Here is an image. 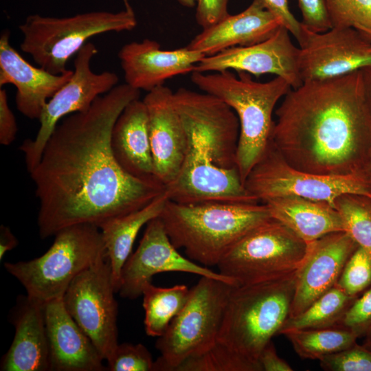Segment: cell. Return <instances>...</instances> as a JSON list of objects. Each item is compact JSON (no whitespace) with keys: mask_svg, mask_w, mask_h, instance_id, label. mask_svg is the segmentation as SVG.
Returning a JSON list of instances; mask_svg holds the SVG:
<instances>
[{"mask_svg":"<svg viewBox=\"0 0 371 371\" xmlns=\"http://www.w3.org/2000/svg\"><path fill=\"white\" fill-rule=\"evenodd\" d=\"M358 247L345 231L330 233L308 243L306 255L296 270L289 317L302 313L336 286L346 262Z\"/></svg>","mask_w":371,"mask_h":371,"instance_id":"17","label":"cell"},{"mask_svg":"<svg viewBox=\"0 0 371 371\" xmlns=\"http://www.w3.org/2000/svg\"><path fill=\"white\" fill-rule=\"evenodd\" d=\"M356 298L349 296L340 288L335 286L302 313L294 317H288L278 335L287 330L337 326Z\"/></svg>","mask_w":371,"mask_h":371,"instance_id":"29","label":"cell"},{"mask_svg":"<svg viewBox=\"0 0 371 371\" xmlns=\"http://www.w3.org/2000/svg\"><path fill=\"white\" fill-rule=\"evenodd\" d=\"M234 285L201 276L189 297L155 348L160 356L154 371H175L187 359L212 348L218 339L227 303Z\"/></svg>","mask_w":371,"mask_h":371,"instance_id":"9","label":"cell"},{"mask_svg":"<svg viewBox=\"0 0 371 371\" xmlns=\"http://www.w3.org/2000/svg\"><path fill=\"white\" fill-rule=\"evenodd\" d=\"M175 371H250V369L239 356L217 341L209 350L185 360Z\"/></svg>","mask_w":371,"mask_h":371,"instance_id":"31","label":"cell"},{"mask_svg":"<svg viewBox=\"0 0 371 371\" xmlns=\"http://www.w3.org/2000/svg\"><path fill=\"white\" fill-rule=\"evenodd\" d=\"M97 53V47L91 42L78 52L73 75L45 104L35 138L24 141L20 146L29 172L39 162L46 143L63 118L87 111L98 97L118 85L119 77L115 73L92 71L91 61Z\"/></svg>","mask_w":371,"mask_h":371,"instance_id":"13","label":"cell"},{"mask_svg":"<svg viewBox=\"0 0 371 371\" xmlns=\"http://www.w3.org/2000/svg\"><path fill=\"white\" fill-rule=\"evenodd\" d=\"M106 362L110 371H154L152 355L142 344H118Z\"/></svg>","mask_w":371,"mask_h":371,"instance_id":"34","label":"cell"},{"mask_svg":"<svg viewBox=\"0 0 371 371\" xmlns=\"http://www.w3.org/2000/svg\"><path fill=\"white\" fill-rule=\"evenodd\" d=\"M244 185L261 203L276 197L295 196L324 201L335 207V200L342 194L368 196L364 184L357 175H320L291 166L282 158L271 139Z\"/></svg>","mask_w":371,"mask_h":371,"instance_id":"11","label":"cell"},{"mask_svg":"<svg viewBox=\"0 0 371 371\" xmlns=\"http://www.w3.org/2000/svg\"><path fill=\"white\" fill-rule=\"evenodd\" d=\"M282 24L262 0H253L241 12L229 14L196 35L187 47L212 56L236 46H249L265 41Z\"/></svg>","mask_w":371,"mask_h":371,"instance_id":"23","label":"cell"},{"mask_svg":"<svg viewBox=\"0 0 371 371\" xmlns=\"http://www.w3.org/2000/svg\"><path fill=\"white\" fill-rule=\"evenodd\" d=\"M319 364L326 371H371V349L356 342L346 349L322 358Z\"/></svg>","mask_w":371,"mask_h":371,"instance_id":"35","label":"cell"},{"mask_svg":"<svg viewBox=\"0 0 371 371\" xmlns=\"http://www.w3.org/2000/svg\"><path fill=\"white\" fill-rule=\"evenodd\" d=\"M259 362L262 371H292V367L280 358L273 344L270 341L262 351Z\"/></svg>","mask_w":371,"mask_h":371,"instance_id":"41","label":"cell"},{"mask_svg":"<svg viewBox=\"0 0 371 371\" xmlns=\"http://www.w3.org/2000/svg\"><path fill=\"white\" fill-rule=\"evenodd\" d=\"M173 94L170 88L161 85L148 91L143 99L155 175L166 187L177 179L187 150V134Z\"/></svg>","mask_w":371,"mask_h":371,"instance_id":"18","label":"cell"},{"mask_svg":"<svg viewBox=\"0 0 371 371\" xmlns=\"http://www.w3.org/2000/svg\"><path fill=\"white\" fill-rule=\"evenodd\" d=\"M297 41L302 83L341 76L371 66V40L355 28L331 27L315 32L302 24Z\"/></svg>","mask_w":371,"mask_h":371,"instance_id":"14","label":"cell"},{"mask_svg":"<svg viewBox=\"0 0 371 371\" xmlns=\"http://www.w3.org/2000/svg\"><path fill=\"white\" fill-rule=\"evenodd\" d=\"M307 249L308 243L271 217L240 238L217 267L235 286L254 284L296 271Z\"/></svg>","mask_w":371,"mask_h":371,"instance_id":"10","label":"cell"},{"mask_svg":"<svg viewBox=\"0 0 371 371\" xmlns=\"http://www.w3.org/2000/svg\"><path fill=\"white\" fill-rule=\"evenodd\" d=\"M227 3L228 0H196V21L202 30L216 24L229 14Z\"/></svg>","mask_w":371,"mask_h":371,"instance_id":"38","label":"cell"},{"mask_svg":"<svg viewBox=\"0 0 371 371\" xmlns=\"http://www.w3.org/2000/svg\"><path fill=\"white\" fill-rule=\"evenodd\" d=\"M177 271L212 278L232 285L234 282L206 267L195 263L179 254L170 240L159 217L147 223L142 240L125 262L119 291L123 298L134 300L142 295L153 277L163 272Z\"/></svg>","mask_w":371,"mask_h":371,"instance_id":"15","label":"cell"},{"mask_svg":"<svg viewBox=\"0 0 371 371\" xmlns=\"http://www.w3.org/2000/svg\"><path fill=\"white\" fill-rule=\"evenodd\" d=\"M272 218L279 221L306 243L328 234L346 232L343 218L332 205L295 196H284L263 202Z\"/></svg>","mask_w":371,"mask_h":371,"instance_id":"25","label":"cell"},{"mask_svg":"<svg viewBox=\"0 0 371 371\" xmlns=\"http://www.w3.org/2000/svg\"><path fill=\"white\" fill-rule=\"evenodd\" d=\"M296 271L254 284L234 286L217 341L239 356L250 371H262L260 354L288 318Z\"/></svg>","mask_w":371,"mask_h":371,"instance_id":"5","label":"cell"},{"mask_svg":"<svg viewBox=\"0 0 371 371\" xmlns=\"http://www.w3.org/2000/svg\"><path fill=\"white\" fill-rule=\"evenodd\" d=\"M137 25L132 8L112 12L94 11L67 17L30 14L19 25L21 51L38 67L53 74L67 70L70 58L95 36L106 32L131 31Z\"/></svg>","mask_w":371,"mask_h":371,"instance_id":"8","label":"cell"},{"mask_svg":"<svg viewBox=\"0 0 371 371\" xmlns=\"http://www.w3.org/2000/svg\"><path fill=\"white\" fill-rule=\"evenodd\" d=\"M205 56L187 46L161 49L158 42L148 38L126 43L118 52L125 83L147 92L164 85L172 77L192 73Z\"/></svg>","mask_w":371,"mask_h":371,"instance_id":"19","label":"cell"},{"mask_svg":"<svg viewBox=\"0 0 371 371\" xmlns=\"http://www.w3.org/2000/svg\"><path fill=\"white\" fill-rule=\"evenodd\" d=\"M238 73L236 76L230 70L193 71L191 81L204 93L220 98L236 114L240 124L236 164L244 184L270 142L275 106L291 87L279 76L259 82L247 72Z\"/></svg>","mask_w":371,"mask_h":371,"instance_id":"6","label":"cell"},{"mask_svg":"<svg viewBox=\"0 0 371 371\" xmlns=\"http://www.w3.org/2000/svg\"><path fill=\"white\" fill-rule=\"evenodd\" d=\"M283 25L269 38L249 45L226 49L203 57L194 71L207 73L234 69L254 76L275 74L295 89L302 84L300 75V48L291 41Z\"/></svg>","mask_w":371,"mask_h":371,"instance_id":"16","label":"cell"},{"mask_svg":"<svg viewBox=\"0 0 371 371\" xmlns=\"http://www.w3.org/2000/svg\"><path fill=\"white\" fill-rule=\"evenodd\" d=\"M302 23L312 32H323L332 27L325 0H298Z\"/></svg>","mask_w":371,"mask_h":371,"instance_id":"37","label":"cell"},{"mask_svg":"<svg viewBox=\"0 0 371 371\" xmlns=\"http://www.w3.org/2000/svg\"><path fill=\"white\" fill-rule=\"evenodd\" d=\"M357 176L363 183L368 196L371 198V155Z\"/></svg>","mask_w":371,"mask_h":371,"instance_id":"44","label":"cell"},{"mask_svg":"<svg viewBox=\"0 0 371 371\" xmlns=\"http://www.w3.org/2000/svg\"><path fill=\"white\" fill-rule=\"evenodd\" d=\"M159 217L177 249H183L191 260L211 267L271 216L261 202L180 203L168 199Z\"/></svg>","mask_w":371,"mask_h":371,"instance_id":"4","label":"cell"},{"mask_svg":"<svg viewBox=\"0 0 371 371\" xmlns=\"http://www.w3.org/2000/svg\"><path fill=\"white\" fill-rule=\"evenodd\" d=\"M187 134L181 170L166 193L180 203H258L241 181L236 164L240 124L220 98L186 88L173 94Z\"/></svg>","mask_w":371,"mask_h":371,"instance_id":"3","label":"cell"},{"mask_svg":"<svg viewBox=\"0 0 371 371\" xmlns=\"http://www.w3.org/2000/svg\"><path fill=\"white\" fill-rule=\"evenodd\" d=\"M44 304L26 295L17 297L11 315L15 333L2 357L1 371L50 370Z\"/></svg>","mask_w":371,"mask_h":371,"instance_id":"22","label":"cell"},{"mask_svg":"<svg viewBox=\"0 0 371 371\" xmlns=\"http://www.w3.org/2000/svg\"><path fill=\"white\" fill-rule=\"evenodd\" d=\"M124 3V5H128L129 4V2H128V0H123Z\"/></svg>","mask_w":371,"mask_h":371,"instance_id":"48","label":"cell"},{"mask_svg":"<svg viewBox=\"0 0 371 371\" xmlns=\"http://www.w3.org/2000/svg\"><path fill=\"white\" fill-rule=\"evenodd\" d=\"M346 232L371 258V198L363 194L344 193L335 200Z\"/></svg>","mask_w":371,"mask_h":371,"instance_id":"30","label":"cell"},{"mask_svg":"<svg viewBox=\"0 0 371 371\" xmlns=\"http://www.w3.org/2000/svg\"><path fill=\"white\" fill-rule=\"evenodd\" d=\"M50 371H104L99 350L66 310L63 298L44 304Z\"/></svg>","mask_w":371,"mask_h":371,"instance_id":"21","label":"cell"},{"mask_svg":"<svg viewBox=\"0 0 371 371\" xmlns=\"http://www.w3.org/2000/svg\"><path fill=\"white\" fill-rule=\"evenodd\" d=\"M17 125L14 115L10 108L5 89H0V144L10 145L15 139Z\"/></svg>","mask_w":371,"mask_h":371,"instance_id":"39","label":"cell"},{"mask_svg":"<svg viewBox=\"0 0 371 371\" xmlns=\"http://www.w3.org/2000/svg\"><path fill=\"white\" fill-rule=\"evenodd\" d=\"M275 114L271 140L297 169L357 175L371 155V121L360 70L304 82L284 96Z\"/></svg>","mask_w":371,"mask_h":371,"instance_id":"2","label":"cell"},{"mask_svg":"<svg viewBox=\"0 0 371 371\" xmlns=\"http://www.w3.org/2000/svg\"><path fill=\"white\" fill-rule=\"evenodd\" d=\"M54 236L53 244L41 256L3 264L6 271L25 288L27 295L42 304L63 298L79 273L106 258L101 231L95 225H71Z\"/></svg>","mask_w":371,"mask_h":371,"instance_id":"7","label":"cell"},{"mask_svg":"<svg viewBox=\"0 0 371 371\" xmlns=\"http://www.w3.org/2000/svg\"><path fill=\"white\" fill-rule=\"evenodd\" d=\"M364 34V33H363ZM366 36H367L370 40H371V33L370 34H364Z\"/></svg>","mask_w":371,"mask_h":371,"instance_id":"47","label":"cell"},{"mask_svg":"<svg viewBox=\"0 0 371 371\" xmlns=\"http://www.w3.org/2000/svg\"><path fill=\"white\" fill-rule=\"evenodd\" d=\"M140 91L126 83L98 97L89 109L64 117L30 172L39 207L41 238L77 224L104 221L144 207L164 193L157 178L126 172L111 146L113 125Z\"/></svg>","mask_w":371,"mask_h":371,"instance_id":"1","label":"cell"},{"mask_svg":"<svg viewBox=\"0 0 371 371\" xmlns=\"http://www.w3.org/2000/svg\"><path fill=\"white\" fill-rule=\"evenodd\" d=\"M190 291L185 284L159 287L150 282L144 286L142 295L147 335L159 337L164 335L172 320L186 304Z\"/></svg>","mask_w":371,"mask_h":371,"instance_id":"27","label":"cell"},{"mask_svg":"<svg viewBox=\"0 0 371 371\" xmlns=\"http://www.w3.org/2000/svg\"><path fill=\"white\" fill-rule=\"evenodd\" d=\"M280 335L287 338L301 359L319 361L350 347L359 338L352 331L341 326L287 330Z\"/></svg>","mask_w":371,"mask_h":371,"instance_id":"28","label":"cell"},{"mask_svg":"<svg viewBox=\"0 0 371 371\" xmlns=\"http://www.w3.org/2000/svg\"><path fill=\"white\" fill-rule=\"evenodd\" d=\"M268 10L276 15L282 25L297 40L302 30V22L298 21L289 7V0H262Z\"/></svg>","mask_w":371,"mask_h":371,"instance_id":"40","label":"cell"},{"mask_svg":"<svg viewBox=\"0 0 371 371\" xmlns=\"http://www.w3.org/2000/svg\"><path fill=\"white\" fill-rule=\"evenodd\" d=\"M337 326L352 331L358 337L366 335L371 328V286L355 299Z\"/></svg>","mask_w":371,"mask_h":371,"instance_id":"36","label":"cell"},{"mask_svg":"<svg viewBox=\"0 0 371 371\" xmlns=\"http://www.w3.org/2000/svg\"><path fill=\"white\" fill-rule=\"evenodd\" d=\"M111 146L115 159L126 172L138 178H157L143 100H133L122 111L111 131Z\"/></svg>","mask_w":371,"mask_h":371,"instance_id":"24","label":"cell"},{"mask_svg":"<svg viewBox=\"0 0 371 371\" xmlns=\"http://www.w3.org/2000/svg\"><path fill=\"white\" fill-rule=\"evenodd\" d=\"M181 5L187 8H192L195 5L196 0H177Z\"/></svg>","mask_w":371,"mask_h":371,"instance_id":"46","label":"cell"},{"mask_svg":"<svg viewBox=\"0 0 371 371\" xmlns=\"http://www.w3.org/2000/svg\"><path fill=\"white\" fill-rule=\"evenodd\" d=\"M365 106L371 121V66L360 70Z\"/></svg>","mask_w":371,"mask_h":371,"instance_id":"43","label":"cell"},{"mask_svg":"<svg viewBox=\"0 0 371 371\" xmlns=\"http://www.w3.org/2000/svg\"><path fill=\"white\" fill-rule=\"evenodd\" d=\"M168 199L166 190L144 207L110 218L98 227L110 263L115 293L120 291L122 270L132 254L133 243L139 230L149 221L159 216Z\"/></svg>","mask_w":371,"mask_h":371,"instance_id":"26","label":"cell"},{"mask_svg":"<svg viewBox=\"0 0 371 371\" xmlns=\"http://www.w3.org/2000/svg\"><path fill=\"white\" fill-rule=\"evenodd\" d=\"M10 32L0 36V87H16L17 110L31 120H39L47 101L71 78L73 70L53 74L25 60L10 43Z\"/></svg>","mask_w":371,"mask_h":371,"instance_id":"20","label":"cell"},{"mask_svg":"<svg viewBox=\"0 0 371 371\" xmlns=\"http://www.w3.org/2000/svg\"><path fill=\"white\" fill-rule=\"evenodd\" d=\"M336 286L352 297L371 286V258L363 248L358 247L350 256Z\"/></svg>","mask_w":371,"mask_h":371,"instance_id":"33","label":"cell"},{"mask_svg":"<svg viewBox=\"0 0 371 371\" xmlns=\"http://www.w3.org/2000/svg\"><path fill=\"white\" fill-rule=\"evenodd\" d=\"M364 337L365 339L363 344L371 349V328L367 332Z\"/></svg>","mask_w":371,"mask_h":371,"instance_id":"45","label":"cell"},{"mask_svg":"<svg viewBox=\"0 0 371 371\" xmlns=\"http://www.w3.org/2000/svg\"><path fill=\"white\" fill-rule=\"evenodd\" d=\"M111 266L104 258L79 273L63 301L69 314L107 361L118 345V306Z\"/></svg>","mask_w":371,"mask_h":371,"instance_id":"12","label":"cell"},{"mask_svg":"<svg viewBox=\"0 0 371 371\" xmlns=\"http://www.w3.org/2000/svg\"><path fill=\"white\" fill-rule=\"evenodd\" d=\"M332 27L371 33V0H325Z\"/></svg>","mask_w":371,"mask_h":371,"instance_id":"32","label":"cell"},{"mask_svg":"<svg viewBox=\"0 0 371 371\" xmlns=\"http://www.w3.org/2000/svg\"><path fill=\"white\" fill-rule=\"evenodd\" d=\"M18 245V240L10 229L4 225L0 227V260L5 253L12 250Z\"/></svg>","mask_w":371,"mask_h":371,"instance_id":"42","label":"cell"}]
</instances>
